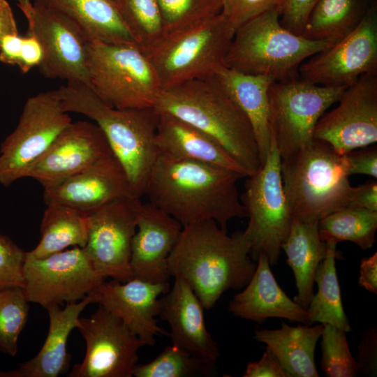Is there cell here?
<instances>
[{
    "label": "cell",
    "instance_id": "1",
    "mask_svg": "<svg viewBox=\"0 0 377 377\" xmlns=\"http://www.w3.org/2000/svg\"><path fill=\"white\" fill-rule=\"evenodd\" d=\"M243 177L202 162L158 156L145 195L182 226L213 220L227 231L230 220L246 217L237 187Z\"/></svg>",
    "mask_w": 377,
    "mask_h": 377
},
{
    "label": "cell",
    "instance_id": "2",
    "mask_svg": "<svg viewBox=\"0 0 377 377\" xmlns=\"http://www.w3.org/2000/svg\"><path fill=\"white\" fill-rule=\"evenodd\" d=\"M254 262L243 231L228 235L214 221L207 220L183 226L167 265L170 276L182 277L209 310L225 292L248 283Z\"/></svg>",
    "mask_w": 377,
    "mask_h": 377
},
{
    "label": "cell",
    "instance_id": "3",
    "mask_svg": "<svg viewBox=\"0 0 377 377\" xmlns=\"http://www.w3.org/2000/svg\"><path fill=\"white\" fill-rule=\"evenodd\" d=\"M154 108L213 138L249 176L261 165L249 119L215 75L162 90Z\"/></svg>",
    "mask_w": 377,
    "mask_h": 377
},
{
    "label": "cell",
    "instance_id": "4",
    "mask_svg": "<svg viewBox=\"0 0 377 377\" xmlns=\"http://www.w3.org/2000/svg\"><path fill=\"white\" fill-rule=\"evenodd\" d=\"M57 90L65 112L82 114L101 128L133 195L139 198L145 195L158 157L156 138L159 113L154 107L110 108L80 82H67Z\"/></svg>",
    "mask_w": 377,
    "mask_h": 377
},
{
    "label": "cell",
    "instance_id": "5",
    "mask_svg": "<svg viewBox=\"0 0 377 377\" xmlns=\"http://www.w3.org/2000/svg\"><path fill=\"white\" fill-rule=\"evenodd\" d=\"M281 175L290 211L303 222L318 223L349 205L353 186L344 155L324 141L281 158Z\"/></svg>",
    "mask_w": 377,
    "mask_h": 377
},
{
    "label": "cell",
    "instance_id": "6",
    "mask_svg": "<svg viewBox=\"0 0 377 377\" xmlns=\"http://www.w3.org/2000/svg\"><path fill=\"white\" fill-rule=\"evenodd\" d=\"M279 10L265 12L239 27L225 59V66L274 81L296 78L305 59L331 47L327 40L306 38L280 23Z\"/></svg>",
    "mask_w": 377,
    "mask_h": 377
},
{
    "label": "cell",
    "instance_id": "7",
    "mask_svg": "<svg viewBox=\"0 0 377 377\" xmlns=\"http://www.w3.org/2000/svg\"><path fill=\"white\" fill-rule=\"evenodd\" d=\"M235 31L221 13L165 35L145 52L161 91L206 78L225 66Z\"/></svg>",
    "mask_w": 377,
    "mask_h": 377
},
{
    "label": "cell",
    "instance_id": "8",
    "mask_svg": "<svg viewBox=\"0 0 377 377\" xmlns=\"http://www.w3.org/2000/svg\"><path fill=\"white\" fill-rule=\"evenodd\" d=\"M88 87L115 109L153 108L161 92L157 73L135 43L86 42Z\"/></svg>",
    "mask_w": 377,
    "mask_h": 377
},
{
    "label": "cell",
    "instance_id": "9",
    "mask_svg": "<svg viewBox=\"0 0 377 377\" xmlns=\"http://www.w3.org/2000/svg\"><path fill=\"white\" fill-rule=\"evenodd\" d=\"M246 177L240 200L249 219L243 234L250 244V257L256 262L260 256H265L269 265H274L293 216L283 188L281 156L272 135L265 161Z\"/></svg>",
    "mask_w": 377,
    "mask_h": 377
},
{
    "label": "cell",
    "instance_id": "10",
    "mask_svg": "<svg viewBox=\"0 0 377 377\" xmlns=\"http://www.w3.org/2000/svg\"><path fill=\"white\" fill-rule=\"evenodd\" d=\"M347 87L318 85L297 78L269 85L270 128L281 158L313 140L318 120Z\"/></svg>",
    "mask_w": 377,
    "mask_h": 377
},
{
    "label": "cell",
    "instance_id": "11",
    "mask_svg": "<svg viewBox=\"0 0 377 377\" xmlns=\"http://www.w3.org/2000/svg\"><path fill=\"white\" fill-rule=\"evenodd\" d=\"M72 122L57 90L39 92L24 103L19 122L0 148V183L10 186Z\"/></svg>",
    "mask_w": 377,
    "mask_h": 377
},
{
    "label": "cell",
    "instance_id": "12",
    "mask_svg": "<svg viewBox=\"0 0 377 377\" xmlns=\"http://www.w3.org/2000/svg\"><path fill=\"white\" fill-rule=\"evenodd\" d=\"M15 1L27 19V34L41 45L43 59L38 66L40 73L88 86L87 39L80 29L54 9L31 0Z\"/></svg>",
    "mask_w": 377,
    "mask_h": 377
},
{
    "label": "cell",
    "instance_id": "13",
    "mask_svg": "<svg viewBox=\"0 0 377 377\" xmlns=\"http://www.w3.org/2000/svg\"><path fill=\"white\" fill-rule=\"evenodd\" d=\"M142 204L139 197L124 196L87 216L88 237L83 249L105 279L126 282L133 279L131 246Z\"/></svg>",
    "mask_w": 377,
    "mask_h": 377
},
{
    "label": "cell",
    "instance_id": "14",
    "mask_svg": "<svg viewBox=\"0 0 377 377\" xmlns=\"http://www.w3.org/2000/svg\"><path fill=\"white\" fill-rule=\"evenodd\" d=\"M86 343L83 360L68 377H132L138 350L146 343L116 316L103 306L87 318H79L76 327Z\"/></svg>",
    "mask_w": 377,
    "mask_h": 377
},
{
    "label": "cell",
    "instance_id": "15",
    "mask_svg": "<svg viewBox=\"0 0 377 377\" xmlns=\"http://www.w3.org/2000/svg\"><path fill=\"white\" fill-rule=\"evenodd\" d=\"M24 279L23 289L28 301L45 309L64 302L81 300L105 280L79 246L42 258L26 255Z\"/></svg>",
    "mask_w": 377,
    "mask_h": 377
},
{
    "label": "cell",
    "instance_id": "16",
    "mask_svg": "<svg viewBox=\"0 0 377 377\" xmlns=\"http://www.w3.org/2000/svg\"><path fill=\"white\" fill-rule=\"evenodd\" d=\"M301 80L322 86L348 87L364 74H377V2L358 26L300 66Z\"/></svg>",
    "mask_w": 377,
    "mask_h": 377
},
{
    "label": "cell",
    "instance_id": "17",
    "mask_svg": "<svg viewBox=\"0 0 377 377\" xmlns=\"http://www.w3.org/2000/svg\"><path fill=\"white\" fill-rule=\"evenodd\" d=\"M339 105L316 124L313 138L339 154L377 142V74H364L348 86Z\"/></svg>",
    "mask_w": 377,
    "mask_h": 377
},
{
    "label": "cell",
    "instance_id": "18",
    "mask_svg": "<svg viewBox=\"0 0 377 377\" xmlns=\"http://www.w3.org/2000/svg\"><path fill=\"white\" fill-rule=\"evenodd\" d=\"M112 156L108 142L96 123L72 121L29 166L24 177L35 179L46 188Z\"/></svg>",
    "mask_w": 377,
    "mask_h": 377
},
{
    "label": "cell",
    "instance_id": "19",
    "mask_svg": "<svg viewBox=\"0 0 377 377\" xmlns=\"http://www.w3.org/2000/svg\"><path fill=\"white\" fill-rule=\"evenodd\" d=\"M169 289V282L151 283L136 279L121 282L112 279L103 281L91 293L94 303L119 318L146 345L154 346L157 336H169L156 319L159 297Z\"/></svg>",
    "mask_w": 377,
    "mask_h": 377
},
{
    "label": "cell",
    "instance_id": "20",
    "mask_svg": "<svg viewBox=\"0 0 377 377\" xmlns=\"http://www.w3.org/2000/svg\"><path fill=\"white\" fill-rule=\"evenodd\" d=\"M182 228L177 220L151 202L142 204L131 246L133 279L169 282L167 260Z\"/></svg>",
    "mask_w": 377,
    "mask_h": 377
},
{
    "label": "cell",
    "instance_id": "21",
    "mask_svg": "<svg viewBox=\"0 0 377 377\" xmlns=\"http://www.w3.org/2000/svg\"><path fill=\"white\" fill-rule=\"evenodd\" d=\"M128 195H134L126 175L112 156L44 188L43 200L46 205L59 204L88 216L105 204Z\"/></svg>",
    "mask_w": 377,
    "mask_h": 377
},
{
    "label": "cell",
    "instance_id": "22",
    "mask_svg": "<svg viewBox=\"0 0 377 377\" xmlns=\"http://www.w3.org/2000/svg\"><path fill=\"white\" fill-rule=\"evenodd\" d=\"M204 309L189 284L177 276L171 289L158 300V316L170 327L172 344L216 364L219 346L207 329Z\"/></svg>",
    "mask_w": 377,
    "mask_h": 377
},
{
    "label": "cell",
    "instance_id": "23",
    "mask_svg": "<svg viewBox=\"0 0 377 377\" xmlns=\"http://www.w3.org/2000/svg\"><path fill=\"white\" fill-rule=\"evenodd\" d=\"M244 288L228 304V310L234 316L258 324L278 318L310 325L306 309L282 290L265 256L258 258L255 272Z\"/></svg>",
    "mask_w": 377,
    "mask_h": 377
},
{
    "label": "cell",
    "instance_id": "24",
    "mask_svg": "<svg viewBox=\"0 0 377 377\" xmlns=\"http://www.w3.org/2000/svg\"><path fill=\"white\" fill-rule=\"evenodd\" d=\"M156 145L158 156L202 162L249 176L216 140L170 114L159 113Z\"/></svg>",
    "mask_w": 377,
    "mask_h": 377
},
{
    "label": "cell",
    "instance_id": "25",
    "mask_svg": "<svg viewBox=\"0 0 377 377\" xmlns=\"http://www.w3.org/2000/svg\"><path fill=\"white\" fill-rule=\"evenodd\" d=\"M91 303L94 298L90 293L78 302L67 303L64 309L59 305L48 306L49 330L38 354L15 369L0 370V377H57L67 373L71 358L66 350L68 338L77 327L80 313Z\"/></svg>",
    "mask_w": 377,
    "mask_h": 377
},
{
    "label": "cell",
    "instance_id": "26",
    "mask_svg": "<svg viewBox=\"0 0 377 377\" xmlns=\"http://www.w3.org/2000/svg\"><path fill=\"white\" fill-rule=\"evenodd\" d=\"M34 1L65 15L80 29L87 41L136 44L124 21L118 6L112 0H34Z\"/></svg>",
    "mask_w": 377,
    "mask_h": 377
},
{
    "label": "cell",
    "instance_id": "27",
    "mask_svg": "<svg viewBox=\"0 0 377 377\" xmlns=\"http://www.w3.org/2000/svg\"><path fill=\"white\" fill-rule=\"evenodd\" d=\"M323 325H288L283 322L276 330H256L254 339L266 346L278 360L288 377H318L315 349Z\"/></svg>",
    "mask_w": 377,
    "mask_h": 377
},
{
    "label": "cell",
    "instance_id": "28",
    "mask_svg": "<svg viewBox=\"0 0 377 377\" xmlns=\"http://www.w3.org/2000/svg\"><path fill=\"white\" fill-rule=\"evenodd\" d=\"M214 75L249 119L262 165L272 142L268 89L274 81L268 77L246 74L226 66Z\"/></svg>",
    "mask_w": 377,
    "mask_h": 377
},
{
    "label": "cell",
    "instance_id": "29",
    "mask_svg": "<svg viewBox=\"0 0 377 377\" xmlns=\"http://www.w3.org/2000/svg\"><path fill=\"white\" fill-rule=\"evenodd\" d=\"M318 223L303 222L293 216L289 234L281 246L295 276L297 293L294 301L305 309L313 295L316 269L327 249L319 236Z\"/></svg>",
    "mask_w": 377,
    "mask_h": 377
},
{
    "label": "cell",
    "instance_id": "30",
    "mask_svg": "<svg viewBox=\"0 0 377 377\" xmlns=\"http://www.w3.org/2000/svg\"><path fill=\"white\" fill-rule=\"evenodd\" d=\"M40 229V242L27 252L28 258H45L71 246L84 248L88 237V217L72 208L51 203L47 205Z\"/></svg>",
    "mask_w": 377,
    "mask_h": 377
},
{
    "label": "cell",
    "instance_id": "31",
    "mask_svg": "<svg viewBox=\"0 0 377 377\" xmlns=\"http://www.w3.org/2000/svg\"><path fill=\"white\" fill-rule=\"evenodd\" d=\"M374 0H319L302 36L335 43L360 23Z\"/></svg>",
    "mask_w": 377,
    "mask_h": 377
},
{
    "label": "cell",
    "instance_id": "32",
    "mask_svg": "<svg viewBox=\"0 0 377 377\" xmlns=\"http://www.w3.org/2000/svg\"><path fill=\"white\" fill-rule=\"evenodd\" d=\"M327 253L316 272L318 291L313 294L306 311L309 323L330 324L346 332L352 330L342 304L335 260L337 243L326 242Z\"/></svg>",
    "mask_w": 377,
    "mask_h": 377
},
{
    "label": "cell",
    "instance_id": "33",
    "mask_svg": "<svg viewBox=\"0 0 377 377\" xmlns=\"http://www.w3.org/2000/svg\"><path fill=\"white\" fill-rule=\"evenodd\" d=\"M318 229L325 242L348 241L366 250L376 242L377 212L347 206L321 219Z\"/></svg>",
    "mask_w": 377,
    "mask_h": 377
},
{
    "label": "cell",
    "instance_id": "34",
    "mask_svg": "<svg viewBox=\"0 0 377 377\" xmlns=\"http://www.w3.org/2000/svg\"><path fill=\"white\" fill-rule=\"evenodd\" d=\"M216 364L200 359L184 349L171 344L153 360L137 364L133 369L135 377H191L211 376L216 374Z\"/></svg>",
    "mask_w": 377,
    "mask_h": 377
},
{
    "label": "cell",
    "instance_id": "35",
    "mask_svg": "<svg viewBox=\"0 0 377 377\" xmlns=\"http://www.w3.org/2000/svg\"><path fill=\"white\" fill-rule=\"evenodd\" d=\"M138 46L145 53L164 36L157 0H119L117 3Z\"/></svg>",
    "mask_w": 377,
    "mask_h": 377
},
{
    "label": "cell",
    "instance_id": "36",
    "mask_svg": "<svg viewBox=\"0 0 377 377\" xmlns=\"http://www.w3.org/2000/svg\"><path fill=\"white\" fill-rule=\"evenodd\" d=\"M28 302L22 288L0 290V353L17 354L18 339L28 318Z\"/></svg>",
    "mask_w": 377,
    "mask_h": 377
},
{
    "label": "cell",
    "instance_id": "37",
    "mask_svg": "<svg viewBox=\"0 0 377 377\" xmlns=\"http://www.w3.org/2000/svg\"><path fill=\"white\" fill-rule=\"evenodd\" d=\"M321 369L327 377H354L357 371L346 332L330 324L323 325L321 335Z\"/></svg>",
    "mask_w": 377,
    "mask_h": 377
},
{
    "label": "cell",
    "instance_id": "38",
    "mask_svg": "<svg viewBox=\"0 0 377 377\" xmlns=\"http://www.w3.org/2000/svg\"><path fill=\"white\" fill-rule=\"evenodd\" d=\"M165 35L221 12L222 0H157Z\"/></svg>",
    "mask_w": 377,
    "mask_h": 377
},
{
    "label": "cell",
    "instance_id": "39",
    "mask_svg": "<svg viewBox=\"0 0 377 377\" xmlns=\"http://www.w3.org/2000/svg\"><path fill=\"white\" fill-rule=\"evenodd\" d=\"M26 253L8 237L0 234V290L23 288Z\"/></svg>",
    "mask_w": 377,
    "mask_h": 377
},
{
    "label": "cell",
    "instance_id": "40",
    "mask_svg": "<svg viewBox=\"0 0 377 377\" xmlns=\"http://www.w3.org/2000/svg\"><path fill=\"white\" fill-rule=\"evenodd\" d=\"M284 0H222L221 13L235 31L251 19L269 10L281 13Z\"/></svg>",
    "mask_w": 377,
    "mask_h": 377
},
{
    "label": "cell",
    "instance_id": "41",
    "mask_svg": "<svg viewBox=\"0 0 377 377\" xmlns=\"http://www.w3.org/2000/svg\"><path fill=\"white\" fill-rule=\"evenodd\" d=\"M319 0H284L281 24L288 31L302 35L309 17Z\"/></svg>",
    "mask_w": 377,
    "mask_h": 377
},
{
    "label": "cell",
    "instance_id": "42",
    "mask_svg": "<svg viewBox=\"0 0 377 377\" xmlns=\"http://www.w3.org/2000/svg\"><path fill=\"white\" fill-rule=\"evenodd\" d=\"M357 375L376 376L377 374V330L369 328L365 331L357 346L355 359Z\"/></svg>",
    "mask_w": 377,
    "mask_h": 377
},
{
    "label": "cell",
    "instance_id": "43",
    "mask_svg": "<svg viewBox=\"0 0 377 377\" xmlns=\"http://www.w3.org/2000/svg\"><path fill=\"white\" fill-rule=\"evenodd\" d=\"M344 155L348 176L362 174L377 177V147H364Z\"/></svg>",
    "mask_w": 377,
    "mask_h": 377
},
{
    "label": "cell",
    "instance_id": "44",
    "mask_svg": "<svg viewBox=\"0 0 377 377\" xmlns=\"http://www.w3.org/2000/svg\"><path fill=\"white\" fill-rule=\"evenodd\" d=\"M244 377H288L276 357L268 350L256 362H249Z\"/></svg>",
    "mask_w": 377,
    "mask_h": 377
},
{
    "label": "cell",
    "instance_id": "45",
    "mask_svg": "<svg viewBox=\"0 0 377 377\" xmlns=\"http://www.w3.org/2000/svg\"><path fill=\"white\" fill-rule=\"evenodd\" d=\"M43 59L41 45L33 35L27 34L22 38L20 60L18 65L23 73H27L35 66H38Z\"/></svg>",
    "mask_w": 377,
    "mask_h": 377
},
{
    "label": "cell",
    "instance_id": "46",
    "mask_svg": "<svg viewBox=\"0 0 377 377\" xmlns=\"http://www.w3.org/2000/svg\"><path fill=\"white\" fill-rule=\"evenodd\" d=\"M348 206L377 212V182L369 180L353 187Z\"/></svg>",
    "mask_w": 377,
    "mask_h": 377
},
{
    "label": "cell",
    "instance_id": "47",
    "mask_svg": "<svg viewBox=\"0 0 377 377\" xmlns=\"http://www.w3.org/2000/svg\"><path fill=\"white\" fill-rule=\"evenodd\" d=\"M358 283L366 290L377 293V253L362 258L360 267Z\"/></svg>",
    "mask_w": 377,
    "mask_h": 377
},
{
    "label": "cell",
    "instance_id": "48",
    "mask_svg": "<svg viewBox=\"0 0 377 377\" xmlns=\"http://www.w3.org/2000/svg\"><path fill=\"white\" fill-rule=\"evenodd\" d=\"M22 38L18 34L4 36L0 43V61L18 66L20 60Z\"/></svg>",
    "mask_w": 377,
    "mask_h": 377
},
{
    "label": "cell",
    "instance_id": "49",
    "mask_svg": "<svg viewBox=\"0 0 377 377\" xmlns=\"http://www.w3.org/2000/svg\"><path fill=\"white\" fill-rule=\"evenodd\" d=\"M18 30L11 8L6 0H0V43L9 34H17Z\"/></svg>",
    "mask_w": 377,
    "mask_h": 377
},
{
    "label": "cell",
    "instance_id": "50",
    "mask_svg": "<svg viewBox=\"0 0 377 377\" xmlns=\"http://www.w3.org/2000/svg\"><path fill=\"white\" fill-rule=\"evenodd\" d=\"M112 1H114L116 3H117L119 0H112Z\"/></svg>",
    "mask_w": 377,
    "mask_h": 377
}]
</instances>
